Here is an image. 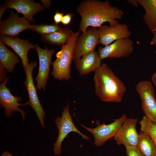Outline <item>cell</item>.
Here are the masks:
<instances>
[{
	"label": "cell",
	"mask_w": 156,
	"mask_h": 156,
	"mask_svg": "<svg viewBox=\"0 0 156 156\" xmlns=\"http://www.w3.org/2000/svg\"><path fill=\"white\" fill-rule=\"evenodd\" d=\"M81 19L79 31L85 32L89 27H99L105 22L113 26L119 23L124 14L123 11L112 6L109 1L87 0L81 2L77 8Z\"/></svg>",
	"instance_id": "6da1fadb"
},
{
	"label": "cell",
	"mask_w": 156,
	"mask_h": 156,
	"mask_svg": "<svg viewBox=\"0 0 156 156\" xmlns=\"http://www.w3.org/2000/svg\"><path fill=\"white\" fill-rule=\"evenodd\" d=\"M93 80L95 93L102 101L114 103L122 101L126 87L107 64H101L94 72Z\"/></svg>",
	"instance_id": "7a4b0ae2"
},
{
	"label": "cell",
	"mask_w": 156,
	"mask_h": 156,
	"mask_svg": "<svg viewBox=\"0 0 156 156\" xmlns=\"http://www.w3.org/2000/svg\"><path fill=\"white\" fill-rule=\"evenodd\" d=\"M80 31L74 32L68 42L62 46L56 55V59L51 64L53 67L51 74L53 78L60 81L68 80L71 78L70 66L73 60L74 47Z\"/></svg>",
	"instance_id": "3957f363"
},
{
	"label": "cell",
	"mask_w": 156,
	"mask_h": 156,
	"mask_svg": "<svg viewBox=\"0 0 156 156\" xmlns=\"http://www.w3.org/2000/svg\"><path fill=\"white\" fill-rule=\"evenodd\" d=\"M68 103L63 108L61 117L58 116L55 119V124L58 130L57 140L53 144V151L55 155H60L62 152L61 145L65 138L72 132L78 133L83 139L88 140L90 138L82 133L76 128L72 120L69 110Z\"/></svg>",
	"instance_id": "277c9868"
},
{
	"label": "cell",
	"mask_w": 156,
	"mask_h": 156,
	"mask_svg": "<svg viewBox=\"0 0 156 156\" xmlns=\"http://www.w3.org/2000/svg\"><path fill=\"white\" fill-rule=\"evenodd\" d=\"M136 90L141 101V107L145 116L156 124V99L153 86L149 81H142L136 85Z\"/></svg>",
	"instance_id": "5b68a950"
},
{
	"label": "cell",
	"mask_w": 156,
	"mask_h": 156,
	"mask_svg": "<svg viewBox=\"0 0 156 156\" xmlns=\"http://www.w3.org/2000/svg\"><path fill=\"white\" fill-rule=\"evenodd\" d=\"M36 62H32L24 68L26 75L24 84L29 97V100L26 103L27 105H30L34 111L41 126L44 127V118L45 113L38 98L32 75L33 69L36 67Z\"/></svg>",
	"instance_id": "8992f818"
},
{
	"label": "cell",
	"mask_w": 156,
	"mask_h": 156,
	"mask_svg": "<svg viewBox=\"0 0 156 156\" xmlns=\"http://www.w3.org/2000/svg\"><path fill=\"white\" fill-rule=\"evenodd\" d=\"M100 43L99 34L98 29L91 27L88 28L85 32L78 37L75 43L73 54L75 62L81 56L94 51L96 46Z\"/></svg>",
	"instance_id": "52a82bcc"
},
{
	"label": "cell",
	"mask_w": 156,
	"mask_h": 156,
	"mask_svg": "<svg viewBox=\"0 0 156 156\" xmlns=\"http://www.w3.org/2000/svg\"><path fill=\"white\" fill-rule=\"evenodd\" d=\"M127 118L125 114L124 113L120 118L114 119L113 122L109 124H98L97 126L94 128H89L82 124L81 125L93 135L95 145L100 146L103 145L109 138L114 137Z\"/></svg>",
	"instance_id": "ba28073f"
},
{
	"label": "cell",
	"mask_w": 156,
	"mask_h": 156,
	"mask_svg": "<svg viewBox=\"0 0 156 156\" xmlns=\"http://www.w3.org/2000/svg\"><path fill=\"white\" fill-rule=\"evenodd\" d=\"M45 8L41 4L36 3L33 0H6L0 8V19L6 10L12 9L18 13L22 14L29 22H33L35 21L33 18L34 15Z\"/></svg>",
	"instance_id": "9c48e42d"
},
{
	"label": "cell",
	"mask_w": 156,
	"mask_h": 156,
	"mask_svg": "<svg viewBox=\"0 0 156 156\" xmlns=\"http://www.w3.org/2000/svg\"><path fill=\"white\" fill-rule=\"evenodd\" d=\"M134 49L133 42L129 37L116 40L104 47H100L98 52L102 60L127 57L133 53Z\"/></svg>",
	"instance_id": "30bf717a"
},
{
	"label": "cell",
	"mask_w": 156,
	"mask_h": 156,
	"mask_svg": "<svg viewBox=\"0 0 156 156\" xmlns=\"http://www.w3.org/2000/svg\"><path fill=\"white\" fill-rule=\"evenodd\" d=\"M138 121L134 118H127L125 120L114 136L118 145L137 146L139 139L136 129Z\"/></svg>",
	"instance_id": "8fae6325"
},
{
	"label": "cell",
	"mask_w": 156,
	"mask_h": 156,
	"mask_svg": "<svg viewBox=\"0 0 156 156\" xmlns=\"http://www.w3.org/2000/svg\"><path fill=\"white\" fill-rule=\"evenodd\" d=\"M39 61L38 72L35 80L37 82L36 88L39 90H45L48 79L51 59L55 49H49L46 47L42 49L37 44H35Z\"/></svg>",
	"instance_id": "7c38bea8"
},
{
	"label": "cell",
	"mask_w": 156,
	"mask_h": 156,
	"mask_svg": "<svg viewBox=\"0 0 156 156\" xmlns=\"http://www.w3.org/2000/svg\"><path fill=\"white\" fill-rule=\"evenodd\" d=\"M9 77H6L0 85V104L5 110V114L8 117H10L13 112L18 111L22 115L23 120H24L25 112L20 109L19 107L27 105L26 103H21L20 96H13L11 93L10 90L6 86Z\"/></svg>",
	"instance_id": "4fadbf2b"
},
{
	"label": "cell",
	"mask_w": 156,
	"mask_h": 156,
	"mask_svg": "<svg viewBox=\"0 0 156 156\" xmlns=\"http://www.w3.org/2000/svg\"><path fill=\"white\" fill-rule=\"evenodd\" d=\"M100 43L106 46L115 41L129 38L131 32L128 25L118 23L113 26L103 25L99 28Z\"/></svg>",
	"instance_id": "5bb4252c"
},
{
	"label": "cell",
	"mask_w": 156,
	"mask_h": 156,
	"mask_svg": "<svg viewBox=\"0 0 156 156\" xmlns=\"http://www.w3.org/2000/svg\"><path fill=\"white\" fill-rule=\"evenodd\" d=\"M29 21L24 17H20L11 11L9 17L4 21H0L1 35L11 37H17L22 31L29 29Z\"/></svg>",
	"instance_id": "9a60e30c"
},
{
	"label": "cell",
	"mask_w": 156,
	"mask_h": 156,
	"mask_svg": "<svg viewBox=\"0 0 156 156\" xmlns=\"http://www.w3.org/2000/svg\"><path fill=\"white\" fill-rule=\"evenodd\" d=\"M0 41L10 47L20 57L23 67L29 64L28 53L29 50L35 49V45L27 40L1 35Z\"/></svg>",
	"instance_id": "2e32d148"
},
{
	"label": "cell",
	"mask_w": 156,
	"mask_h": 156,
	"mask_svg": "<svg viewBox=\"0 0 156 156\" xmlns=\"http://www.w3.org/2000/svg\"><path fill=\"white\" fill-rule=\"evenodd\" d=\"M101 60L98 52L94 51L84 55L75 63L79 74L83 76L96 71L101 66Z\"/></svg>",
	"instance_id": "e0dca14e"
},
{
	"label": "cell",
	"mask_w": 156,
	"mask_h": 156,
	"mask_svg": "<svg viewBox=\"0 0 156 156\" xmlns=\"http://www.w3.org/2000/svg\"><path fill=\"white\" fill-rule=\"evenodd\" d=\"M20 62L16 54L8 49L0 41V78H5L6 71L11 72L13 71L17 64Z\"/></svg>",
	"instance_id": "ac0fdd59"
},
{
	"label": "cell",
	"mask_w": 156,
	"mask_h": 156,
	"mask_svg": "<svg viewBox=\"0 0 156 156\" xmlns=\"http://www.w3.org/2000/svg\"><path fill=\"white\" fill-rule=\"evenodd\" d=\"M74 33L70 29L65 27L52 33L42 35L41 39L47 43L62 46L68 42Z\"/></svg>",
	"instance_id": "d6986e66"
},
{
	"label": "cell",
	"mask_w": 156,
	"mask_h": 156,
	"mask_svg": "<svg viewBox=\"0 0 156 156\" xmlns=\"http://www.w3.org/2000/svg\"><path fill=\"white\" fill-rule=\"evenodd\" d=\"M144 8L145 13L143 15L144 21L152 31L156 27V0H137Z\"/></svg>",
	"instance_id": "ffe728a7"
},
{
	"label": "cell",
	"mask_w": 156,
	"mask_h": 156,
	"mask_svg": "<svg viewBox=\"0 0 156 156\" xmlns=\"http://www.w3.org/2000/svg\"><path fill=\"white\" fill-rule=\"evenodd\" d=\"M137 147L144 156H156V148L149 136L140 131Z\"/></svg>",
	"instance_id": "44dd1931"
},
{
	"label": "cell",
	"mask_w": 156,
	"mask_h": 156,
	"mask_svg": "<svg viewBox=\"0 0 156 156\" xmlns=\"http://www.w3.org/2000/svg\"><path fill=\"white\" fill-rule=\"evenodd\" d=\"M141 131L148 135L152 140L156 148V124L144 116L140 122Z\"/></svg>",
	"instance_id": "7402d4cb"
},
{
	"label": "cell",
	"mask_w": 156,
	"mask_h": 156,
	"mask_svg": "<svg viewBox=\"0 0 156 156\" xmlns=\"http://www.w3.org/2000/svg\"><path fill=\"white\" fill-rule=\"evenodd\" d=\"M62 28L58 24H43L30 25L29 29L35 31L41 35L52 33L62 29Z\"/></svg>",
	"instance_id": "603a6c76"
},
{
	"label": "cell",
	"mask_w": 156,
	"mask_h": 156,
	"mask_svg": "<svg viewBox=\"0 0 156 156\" xmlns=\"http://www.w3.org/2000/svg\"><path fill=\"white\" fill-rule=\"evenodd\" d=\"M127 156H144L137 146H125Z\"/></svg>",
	"instance_id": "cb8c5ba5"
},
{
	"label": "cell",
	"mask_w": 156,
	"mask_h": 156,
	"mask_svg": "<svg viewBox=\"0 0 156 156\" xmlns=\"http://www.w3.org/2000/svg\"><path fill=\"white\" fill-rule=\"evenodd\" d=\"M74 15L73 14L70 13L67 14L63 16L61 23L65 25H68L71 22Z\"/></svg>",
	"instance_id": "d4e9b609"
},
{
	"label": "cell",
	"mask_w": 156,
	"mask_h": 156,
	"mask_svg": "<svg viewBox=\"0 0 156 156\" xmlns=\"http://www.w3.org/2000/svg\"><path fill=\"white\" fill-rule=\"evenodd\" d=\"M64 16V14L63 12H59L57 11L53 16V20L55 23L58 24L61 22Z\"/></svg>",
	"instance_id": "484cf974"
},
{
	"label": "cell",
	"mask_w": 156,
	"mask_h": 156,
	"mask_svg": "<svg viewBox=\"0 0 156 156\" xmlns=\"http://www.w3.org/2000/svg\"><path fill=\"white\" fill-rule=\"evenodd\" d=\"M42 3L43 6L46 8H49L51 6V1L50 0H40Z\"/></svg>",
	"instance_id": "4316f807"
},
{
	"label": "cell",
	"mask_w": 156,
	"mask_h": 156,
	"mask_svg": "<svg viewBox=\"0 0 156 156\" xmlns=\"http://www.w3.org/2000/svg\"><path fill=\"white\" fill-rule=\"evenodd\" d=\"M129 4L133 5L135 7H137L139 3L137 0H127V1Z\"/></svg>",
	"instance_id": "83f0119b"
},
{
	"label": "cell",
	"mask_w": 156,
	"mask_h": 156,
	"mask_svg": "<svg viewBox=\"0 0 156 156\" xmlns=\"http://www.w3.org/2000/svg\"><path fill=\"white\" fill-rule=\"evenodd\" d=\"M152 33L153 36L151 41L150 44L151 45H156V31Z\"/></svg>",
	"instance_id": "f1b7e54d"
},
{
	"label": "cell",
	"mask_w": 156,
	"mask_h": 156,
	"mask_svg": "<svg viewBox=\"0 0 156 156\" xmlns=\"http://www.w3.org/2000/svg\"><path fill=\"white\" fill-rule=\"evenodd\" d=\"M151 80L155 87L156 88V72L152 75Z\"/></svg>",
	"instance_id": "f546056e"
},
{
	"label": "cell",
	"mask_w": 156,
	"mask_h": 156,
	"mask_svg": "<svg viewBox=\"0 0 156 156\" xmlns=\"http://www.w3.org/2000/svg\"><path fill=\"white\" fill-rule=\"evenodd\" d=\"M1 156H13L10 153L7 151L3 152L1 154Z\"/></svg>",
	"instance_id": "4dcf8cb0"
},
{
	"label": "cell",
	"mask_w": 156,
	"mask_h": 156,
	"mask_svg": "<svg viewBox=\"0 0 156 156\" xmlns=\"http://www.w3.org/2000/svg\"><path fill=\"white\" fill-rule=\"evenodd\" d=\"M152 33L156 31V27L152 31H151Z\"/></svg>",
	"instance_id": "1f68e13d"
},
{
	"label": "cell",
	"mask_w": 156,
	"mask_h": 156,
	"mask_svg": "<svg viewBox=\"0 0 156 156\" xmlns=\"http://www.w3.org/2000/svg\"><path fill=\"white\" fill-rule=\"evenodd\" d=\"M155 53L156 54V48L155 51Z\"/></svg>",
	"instance_id": "d6a6232c"
},
{
	"label": "cell",
	"mask_w": 156,
	"mask_h": 156,
	"mask_svg": "<svg viewBox=\"0 0 156 156\" xmlns=\"http://www.w3.org/2000/svg\"><path fill=\"white\" fill-rule=\"evenodd\" d=\"M156 32V31H155Z\"/></svg>",
	"instance_id": "836d02e7"
}]
</instances>
